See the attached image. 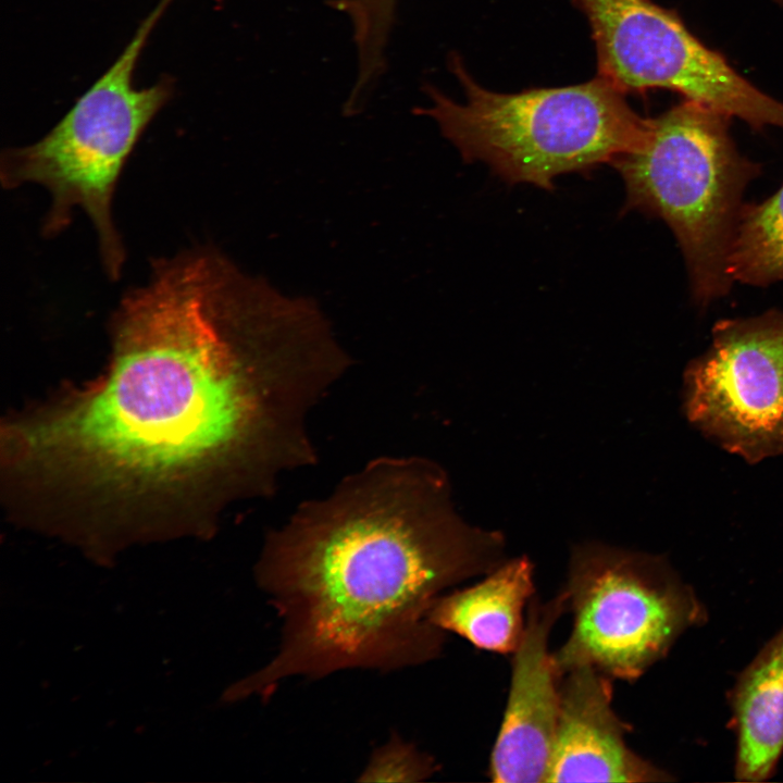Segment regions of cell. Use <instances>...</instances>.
Listing matches in <instances>:
<instances>
[{
    "mask_svg": "<svg viewBox=\"0 0 783 783\" xmlns=\"http://www.w3.org/2000/svg\"><path fill=\"white\" fill-rule=\"evenodd\" d=\"M562 589L573 623L552 652L561 674L589 666L635 681L703 617L693 592L663 558L598 542L572 548Z\"/></svg>",
    "mask_w": 783,
    "mask_h": 783,
    "instance_id": "cell-6",
    "label": "cell"
},
{
    "mask_svg": "<svg viewBox=\"0 0 783 783\" xmlns=\"http://www.w3.org/2000/svg\"><path fill=\"white\" fill-rule=\"evenodd\" d=\"M612 680L589 666L561 675L560 710L546 782H659L669 776L626 744Z\"/></svg>",
    "mask_w": 783,
    "mask_h": 783,
    "instance_id": "cell-9",
    "label": "cell"
},
{
    "mask_svg": "<svg viewBox=\"0 0 783 783\" xmlns=\"http://www.w3.org/2000/svg\"><path fill=\"white\" fill-rule=\"evenodd\" d=\"M733 282L768 287L783 282V184L767 199L744 203L733 237Z\"/></svg>",
    "mask_w": 783,
    "mask_h": 783,
    "instance_id": "cell-12",
    "label": "cell"
},
{
    "mask_svg": "<svg viewBox=\"0 0 783 783\" xmlns=\"http://www.w3.org/2000/svg\"><path fill=\"white\" fill-rule=\"evenodd\" d=\"M447 65L464 101L424 82L431 105L412 112L433 119L465 162L482 161L509 184L550 190L557 176L612 164L649 138L651 120L599 75L572 86L501 94L481 86L458 53L449 54Z\"/></svg>",
    "mask_w": 783,
    "mask_h": 783,
    "instance_id": "cell-3",
    "label": "cell"
},
{
    "mask_svg": "<svg viewBox=\"0 0 783 783\" xmlns=\"http://www.w3.org/2000/svg\"><path fill=\"white\" fill-rule=\"evenodd\" d=\"M112 331L107 376L22 435L34 457L139 484L223 471L259 494L315 461L308 420L336 364L309 299L203 246L154 260Z\"/></svg>",
    "mask_w": 783,
    "mask_h": 783,
    "instance_id": "cell-1",
    "label": "cell"
},
{
    "mask_svg": "<svg viewBox=\"0 0 783 783\" xmlns=\"http://www.w3.org/2000/svg\"><path fill=\"white\" fill-rule=\"evenodd\" d=\"M172 0H161L112 65L34 144L9 148L0 161L7 189L41 185L50 195L42 234L53 237L82 209L97 234L109 278H120L125 249L112 214L119 177L147 126L173 95L172 78L136 88L134 73L146 42Z\"/></svg>",
    "mask_w": 783,
    "mask_h": 783,
    "instance_id": "cell-4",
    "label": "cell"
},
{
    "mask_svg": "<svg viewBox=\"0 0 783 783\" xmlns=\"http://www.w3.org/2000/svg\"><path fill=\"white\" fill-rule=\"evenodd\" d=\"M506 559L501 532L457 513L437 463L374 459L270 533L257 575L283 619L282 642L232 696H268L293 675L430 661L445 638L427 619L435 599Z\"/></svg>",
    "mask_w": 783,
    "mask_h": 783,
    "instance_id": "cell-2",
    "label": "cell"
},
{
    "mask_svg": "<svg viewBox=\"0 0 783 783\" xmlns=\"http://www.w3.org/2000/svg\"><path fill=\"white\" fill-rule=\"evenodd\" d=\"M736 776L762 781L783 750V627L742 673L733 693Z\"/></svg>",
    "mask_w": 783,
    "mask_h": 783,
    "instance_id": "cell-11",
    "label": "cell"
},
{
    "mask_svg": "<svg viewBox=\"0 0 783 783\" xmlns=\"http://www.w3.org/2000/svg\"><path fill=\"white\" fill-rule=\"evenodd\" d=\"M436 771L432 757L399 738H393L376 749L359 781L417 782Z\"/></svg>",
    "mask_w": 783,
    "mask_h": 783,
    "instance_id": "cell-13",
    "label": "cell"
},
{
    "mask_svg": "<svg viewBox=\"0 0 783 783\" xmlns=\"http://www.w3.org/2000/svg\"><path fill=\"white\" fill-rule=\"evenodd\" d=\"M566 611L563 589L549 600L534 596L529 602L523 636L512 654L504 718L490 754L488 774L494 782H546L562 675L549 651V637Z\"/></svg>",
    "mask_w": 783,
    "mask_h": 783,
    "instance_id": "cell-8",
    "label": "cell"
},
{
    "mask_svg": "<svg viewBox=\"0 0 783 783\" xmlns=\"http://www.w3.org/2000/svg\"><path fill=\"white\" fill-rule=\"evenodd\" d=\"M534 596V564L519 556L506 559L478 583L437 597L427 619L480 649L513 654L525 629L524 611Z\"/></svg>",
    "mask_w": 783,
    "mask_h": 783,
    "instance_id": "cell-10",
    "label": "cell"
},
{
    "mask_svg": "<svg viewBox=\"0 0 783 783\" xmlns=\"http://www.w3.org/2000/svg\"><path fill=\"white\" fill-rule=\"evenodd\" d=\"M729 116L685 100L651 119L647 142L612 165L623 211L662 220L682 251L692 298L707 307L734 284L729 258L744 192L761 169L742 156Z\"/></svg>",
    "mask_w": 783,
    "mask_h": 783,
    "instance_id": "cell-5",
    "label": "cell"
},
{
    "mask_svg": "<svg viewBox=\"0 0 783 783\" xmlns=\"http://www.w3.org/2000/svg\"><path fill=\"white\" fill-rule=\"evenodd\" d=\"M688 422L748 463L783 453V310L723 319L683 375Z\"/></svg>",
    "mask_w": 783,
    "mask_h": 783,
    "instance_id": "cell-7",
    "label": "cell"
}]
</instances>
